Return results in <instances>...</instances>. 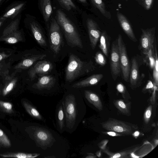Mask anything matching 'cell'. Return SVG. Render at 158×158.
Returning <instances> with one entry per match:
<instances>
[{
	"mask_svg": "<svg viewBox=\"0 0 158 158\" xmlns=\"http://www.w3.org/2000/svg\"><path fill=\"white\" fill-rule=\"evenodd\" d=\"M65 115V131L72 134L77 128L85 114L84 103L81 96L67 93L61 100Z\"/></svg>",
	"mask_w": 158,
	"mask_h": 158,
	"instance_id": "1",
	"label": "cell"
},
{
	"mask_svg": "<svg viewBox=\"0 0 158 158\" xmlns=\"http://www.w3.org/2000/svg\"><path fill=\"white\" fill-rule=\"evenodd\" d=\"M96 68L92 60L83 61L76 55L70 53L65 70V80L67 82H72L79 77L94 71Z\"/></svg>",
	"mask_w": 158,
	"mask_h": 158,
	"instance_id": "2",
	"label": "cell"
},
{
	"mask_svg": "<svg viewBox=\"0 0 158 158\" xmlns=\"http://www.w3.org/2000/svg\"><path fill=\"white\" fill-rule=\"evenodd\" d=\"M56 19L64 31L67 44L71 47L83 48L82 43L78 33L64 13L60 10H57Z\"/></svg>",
	"mask_w": 158,
	"mask_h": 158,
	"instance_id": "3",
	"label": "cell"
},
{
	"mask_svg": "<svg viewBox=\"0 0 158 158\" xmlns=\"http://www.w3.org/2000/svg\"><path fill=\"white\" fill-rule=\"evenodd\" d=\"M141 30L142 34L140 39L139 49L146 55L149 52L154 54L156 46L155 27L147 29L141 28Z\"/></svg>",
	"mask_w": 158,
	"mask_h": 158,
	"instance_id": "4",
	"label": "cell"
},
{
	"mask_svg": "<svg viewBox=\"0 0 158 158\" xmlns=\"http://www.w3.org/2000/svg\"><path fill=\"white\" fill-rule=\"evenodd\" d=\"M101 124L102 128L108 131H114L123 135H131L133 133V125L116 119L109 118Z\"/></svg>",
	"mask_w": 158,
	"mask_h": 158,
	"instance_id": "5",
	"label": "cell"
},
{
	"mask_svg": "<svg viewBox=\"0 0 158 158\" xmlns=\"http://www.w3.org/2000/svg\"><path fill=\"white\" fill-rule=\"evenodd\" d=\"M117 40L119 51L121 71L124 80L127 82L129 78L130 66L126 48L122 35L119 34Z\"/></svg>",
	"mask_w": 158,
	"mask_h": 158,
	"instance_id": "6",
	"label": "cell"
},
{
	"mask_svg": "<svg viewBox=\"0 0 158 158\" xmlns=\"http://www.w3.org/2000/svg\"><path fill=\"white\" fill-rule=\"evenodd\" d=\"M49 37L51 49L57 54L60 50L62 39L60 26L53 18L51 19L49 28Z\"/></svg>",
	"mask_w": 158,
	"mask_h": 158,
	"instance_id": "7",
	"label": "cell"
},
{
	"mask_svg": "<svg viewBox=\"0 0 158 158\" xmlns=\"http://www.w3.org/2000/svg\"><path fill=\"white\" fill-rule=\"evenodd\" d=\"M110 69L113 79L115 81L121 72L119 51L117 40L112 44L110 54Z\"/></svg>",
	"mask_w": 158,
	"mask_h": 158,
	"instance_id": "8",
	"label": "cell"
},
{
	"mask_svg": "<svg viewBox=\"0 0 158 158\" xmlns=\"http://www.w3.org/2000/svg\"><path fill=\"white\" fill-rule=\"evenodd\" d=\"M53 65L52 63L46 60H40L29 70L28 74L31 80H34L37 75L41 76L46 74L52 70Z\"/></svg>",
	"mask_w": 158,
	"mask_h": 158,
	"instance_id": "9",
	"label": "cell"
},
{
	"mask_svg": "<svg viewBox=\"0 0 158 158\" xmlns=\"http://www.w3.org/2000/svg\"><path fill=\"white\" fill-rule=\"evenodd\" d=\"M86 25L91 47L94 50L99 39L102 31L96 22L92 19H87Z\"/></svg>",
	"mask_w": 158,
	"mask_h": 158,
	"instance_id": "10",
	"label": "cell"
},
{
	"mask_svg": "<svg viewBox=\"0 0 158 158\" xmlns=\"http://www.w3.org/2000/svg\"><path fill=\"white\" fill-rule=\"evenodd\" d=\"M36 140L41 146H49L54 142V139L50 131L41 127L36 128L34 133Z\"/></svg>",
	"mask_w": 158,
	"mask_h": 158,
	"instance_id": "11",
	"label": "cell"
},
{
	"mask_svg": "<svg viewBox=\"0 0 158 158\" xmlns=\"http://www.w3.org/2000/svg\"><path fill=\"white\" fill-rule=\"evenodd\" d=\"M117 17L121 27L129 38L134 42H137L131 24L126 17L119 12L117 13Z\"/></svg>",
	"mask_w": 158,
	"mask_h": 158,
	"instance_id": "12",
	"label": "cell"
},
{
	"mask_svg": "<svg viewBox=\"0 0 158 158\" xmlns=\"http://www.w3.org/2000/svg\"><path fill=\"white\" fill-rule=\"evenodd\" d=\"M103 77V75L102 74H94L74 84L71 87L76 89L95 85L99 82Z\"/></svg>",
	"mask_w": 158,
	"mask_h": 158,
	"instance_id": "13",
	"label": "cell"
},
{
	"mask_svg": "<svg viewBox=\"0 0 158 158\" xmlns=\"http://www.w3.org/2000/svg\"><path fill=\"white\" fill-rule=\"evenodd\" d=\"M55 78L50 75H43L39 77L36 83L33 85V88L39 90H50L54 86Z\"/></svg>",
	"mask_w": 158,
	"mask_h": 158,
	"instance_id": "14",
	"label": "cell"
},
{
	"mask_svg": "<svg viewBox=\"0 0 158 158\" xmlns=\"http://www.w3.org/2000/svg\"><path fill=\"white\" fill-rule=\"evenodd\" d=\"M56 119L57 129L60 133H62L65 131V115L61 100L56 106Z\"/></svg>",
	"mask_w": 158,
	"mask_h": 158,
	"instance_id": "15",
	"label": "cell"
},
{
	"mask_svg": "<svg viewBox=\"0 0 158 158\" xmlns=\"http://www.w3.org/2000/svg\"><path fill=\"white\" fill-rule=\"evenodd\" d=\"M129 78L130 86L132 88H135L138 86L140 81L139 66L137 59L135 57L132 59Z\"/></svg>",
	"mask_w": 158,
	"mask_h": 158,
	"instance_id": "16",
	"label": "cell"
},
{
	"mask_svg": "<svg viewBox=\"0 0 158 158\" xmlns=\"http://www.w3.org/2000/svg\"><path fill=\"white\" fill-rule=\"evenodd\" d=\"M84 97L86 100L100 111L103 109L102 101L98 96L94 92L89 90L84 91Z\"/></svg>",
	"mask_w": 158,
	"mask_h": 158,
	"instance_id": "17",
	"label": "cell"
},
{
	"mask_svg": "<svg viewBox=\"0 0 158 158\" xmlns=\"http://www.w3.org/2000/svg\"><path fill=\"white\" fill-rule=\"evenodd\" d=\"M31 29L33 35L37 42L41 46L47 45L44 35L38 25L34 22L30 23Z\"/></svg>",
	"mask_w": 158,
	"mask_h": 158,
	"instance_id": "18",
	"label": "cell"
},
{
	"mask_svg": "<svg viewBox=\"0 0 158 158\" xmlns=\"http://www.w3.org/2000/svg\"><path fill=\"white\" fill-rule=\"evenodd\" d=\"M46 56L45 54H38L24 59L16 65L15 69H26L32 66L38 60H42Z\"/></svg>",
	"mask_w": 158,
	"mask_h": 158,
	"instance_id": "19",
	"label": "cell"
},
{
	"mask_svg": "<svg viewBox=\"0 0 158 158\" xmlns=\"http://www.w3.org/2000/svg\"><path fill=\"white\" fill-rule=\"evenodd\" d=\"M99 40V47L103 53L107 57L110 49V38L105 31H102Z\"/></svg>",
	"mask_w": 158,
	"mask_h": 158,
	"instance_id": "20",
	"label": "cell"
},
{
	"mask_svg": "<svg viewBox=\"0 0 158 158\" xmlns=\"http://www.w3.org/2000/svg\"><path fill=\"white\" fill-rule=\"evenodd\" d=\"M23 103L27 112L31 117L40 121L46 122L45 119L35 106L26 101H23Z\"/></svg>",
	"mask_w": 158,
	"mask_h": 158,
	"instance_id": "21",
	"label": "cell"
},
{
	"mask_svg": "<svg viewBox=\"0 0 158 158\" xmlns=\"http://www.w3.org/2000/svg\"><path fill=\"white\" fill-rule=\"evenodd\" d=\"M140 147L137 146L125 150L116 152H112L108 149H104L103 151L109 156V157L112 158H128V156L131 153L138 150Z\"/></svg>",
	"mask_w": 158,
	"mask_h": 158,
	"instance_id": "22",
	"label": "cell"
},
{
	"mask_svg": "<svg viewBox=\"0 0 158 158\" xmlns=\"http://www.w3.org/2000/svg\"><path fill=\"white\" fill-rule=\"evenodd\" d=\"M41 9L45 22L48 21L52 13V7L50 0H41Z\"/></svg>",
	"mask_w": 158,
	"mask_h": 158,
	"instance_id": "23",
	"label": "cell"
},
{
	"mask_svg": "<svg viewBox=\"0 0 158 158\" xmlns=\"http://www.w3.org/2000/svg\"><path fill=\"white\" fill-rule=\"evenodd\" d=\"M0 39L6 43L10 44H15L23 40L21 32L17 31L5 37Z\"/></svg>",
	"mask_w": 158,
	"mask_h": 158,
	"instance_id": "24",
	"label": "cell"
},
{
	"mask_svg": "<svg viewBox=\"0 0 158 158\" xmlns=\"http://www.w3.org/2000/svg\"><path fill=\"white\" fill-rule=\"evenodd\" d=\"M116 107L123 114L129 115L130 114V104L126 103L122 99H118L114 102Z\"/></svg>",
	"mask_w": 158,
	"mask_h": 158,
	"instance_id": "25",
	"label": "cell"
},
{
	"mask_svg": "<svg viewBox=\"0 0 158 158\" xmlns=\"http://www.w3.org/2000/svg\"><path fill=\"white\" fill-rule=\"evenodd\" d=\"M93 5L97 8L102 14L108 19L111 18V15L110 12L106 9L105 4L102 0H91Z\"/></svg>",
	"mask_w": 158,
	"mask_h": 158,
	"instance_id": "26",
	"label": "cell"
},
{
	"mask_svg": "<svg viewBox=\"0 0 158 158\" xmlns=\"http://www.w3.org/2000/svg\"><path fill=\"white\" fill-rule=\"evenodd\" d=\"M19 21L18 19L12 22L4 30L1 38L5 37L17 31Z\"/></svg>",
	"mask_w": 158,
	"mask_h": 158,
	"instance_id": "27",
	"label": "cell"
},
{
	"mask_svg": "<svg viewBox=\"0 0 158 158\" xmlns=\"http://www.w3.org/2000/svg\"><path fill=\"white\" fill-rule=\"evenodd\" d=\"M24 5V3H21L12 8L3 15L1 18V20H5L6 18L15 16L21 10Z\"/></svg>",
	"mask_w": 158,
	"mask_h": 158,
	"instance_id": "28",
	"label": "cell"
},
{
	"mask_svg": "<svg viewBox=\"0 0 158 158\" xmlns=\"http://www.w3.org/2000/svg\"><path fill=\"white\" fill-rule=\"evenodd\" d=\"M40 155V154L38 153L29 154L21 152L0 155L3 157H13L18 158H35L39 156Z\"/></svg>",
	"mask_w": 158,
	"mask_h": 158,
	"instance_id": "29",
	"label": "cell"
},
{
	"mask_svg": "<svg viewBox=\"0 0 158 158\" xmlns=\"http://www.w3.org/2000/svg\"><path fill=\"white\" fill-rule=\"evenodd\" d=\"M155 61L153 68V79L154 83L158 86V60L156 46L155 48Z\"/></svg>",
	"mask_w": 158,
	"mask_h": 158,
	"instance_id": "30",
	"label": "cell"
},
{
	"mask_svg": "<svg viewBox=\"0 0 158 158\" xmlns=\"http://www.w3.org/2000/svg\"><path fill=\"white\" fill-rule=\"evenodd\" d=\"M17 81V78H14L6 84L2 90V94L3 96L7 94L13 89Z\"/></svg>",
	"mask_w": 158,
	"mask_h": 158,
	"instance_id": "31",
	"label": "cell"
},
{
	"mask_svg": "<svg viewBox=\"0 0 158 158\" xmlns=\"http://www.w3.org/2000/svg\"><path fill=\"white\" fill-rule=\"evenodd\" d=\"M62 8L69 11L72 8L76 9V6L71 0H57Z\"/></svg>",
	"mask_w": 158,
	"mask_h": 158,
	"instance_id": "32",
	"label": "cell"
},
{
	"mask_svg": "<svg viewBox=\"0 0 158 158\" xmlns=\"http://www.w3.org/2000/svg\"><path fill=\"white\" fill-rule=\"evenodd\" d=\"M94 59L96 62L101 66H104L106 63V60L104 56L100 52L96 53Z\"/></svg>",
	"mask_w": 158,
	"mask_h": 158,
	"instance_id": "33",
	"label": "cell"
},
{
	"mask_svg": "<svg viewBox=\"0 0 158 158\" xmlns=\"http://www.w3.org/2000/svg\"><path fill=\"white\" fill-rule=\"evenodd\" d=\"M0 108L4 112L9 113L13 112L12 104L9 102L0 101Z\"/></svg>",
	"mask_w": 158,
	"mask_h": 158,
	"instance_id": "34",
	"label": "cell"
},
{
	"mask_svg": "<svg viewBox=\"0 0 158 158\" xmlns=\"http://www.w3.org/2000/svg\"><path fill=\"white\" fill-rule=\"evenodd\" d=\"M0 143L6 147H10L11 146V143L10 140L3 131L0 129Z\"/></svg>",
	"mask_w": 158,
	"mask_h": 158,
	"instance_id": "35",
	"label": "cell"
},
{
	"mask_svg": "<svg viewBox=\"0 0 158 158\" xmlns=\"http://www.w3.org/2000/svg\"><path fill=\"white\" fill-rule=\"evenodd\" d=\"M152 107L151 105L149 106L146 110L143 115V118L145 123L148 124L151 118Z\"/></svg>",
	"mask_w": 158,
	"mask_h": 158,
	"instance_id": "36",
	"label": "cell"
},
{
	"mask_svg": "<svg viewBox=\"0 0 158 158\" xmlns=\"http://www.w3.org/2000/svg\"><path fill=\"white\" fill-rule=\"evenodd\" d=\"M116 88L117 91L121 93L123 97L125 98L127 92L126 88L124 85L122 83H119L116 85Z\"/></svg>",
	"mask_w": 158,
	"mask_h": 158,
	"instance_id": "37",
	"label": "cell"
},
{
	"mask_svg": "<svg viewBox=\"0 0 158 158\" xmlns=\"http://www.w3.org/2000/svg\"><path fill=\"white\" fill-rule=\"evenodd\" d=\"M154 0H142V4L143 6L146 10H149L152 6Z\"/></svg>",
	"mask_w": 158,
	"mask_h": 158,
	"instance_id": "38",
	"label": "cell"
},
{
	"mask_svg": "<svg viewBox=\"0 0 158 158\" xmlns=\"http://www.w3.org/2000/svg\"><path fill=\"white\" fill-rule=\"evenodd\" d=\"M102 132L104 134L112 136H122L123 135L122 134H120L117 132L110 131H106Z\"/></svg>",
	"mask_w": 158,
	"mask_h": 158,
	"instance_id": "39",
	"label": "cell"
},
{
	"mask_svg": "<svg viewBox=\"0 0 158 158\" xmlns=\"http://www.w3.org/2000/svg\"><path fill=\"white\" fill-rule=\"evenodd\" d=\"M154 85V83L152 82L151 80H148L146 85L143 89V91L147 90L153 89Z\"/></svg>",
	"mask_w": 158,
	"mask_h": 158,
	"instance_id": "40",
	"label": "cell"
},
{
	"mask_svg": "<svg viewBox=\"0 0 158 158\" xmlns=\"http://www.w3.org/2000/svg\"><path fill=\"white\" fill-rule=\"evenodd\" d=\"M10 55V54H7L4 52L0 53V61L6 58Z\"/></svg>",
	"mask_w": 158,
	"mask_h": 158,
	"instance_id": "41",
	"label": "cell"
},
{
	"mask_svg": "<svg viewBox=\"0 0 158 158\" xmlns=\"http://www.w3.org/2000/svg\"><path fill=\"white\" fill-rule=\"evenodd\" d=\"M88 155L85 157L86 158H94L97 157L92 153H88Z\"/></svg>",
	"mask_w": 158,
	"mask_h": 158,
	"instance_id": "42",
	"label": "cell"
},
{
	"mask_svg": "<svg viewBox=\"0 0 158 158\" xmlns=\"http://www.w3.org/2000/svg\"><path fill=\"white\" fill-rule=\"evenodd\" d=\"M133 134V135L134 137H137L139 135V132L138 131H135L132 134Z\"/></svg>",
	"mask_w": 158,
	"mask_h": 158,
	"instance_id": "43",
	"label": "cell"
},
{
	"mask_svg": "<svg viewBox=\"0 0 158 158\" xmlns=\"http://www.w3.org/2000/svg\"><path fill=\"white\" fill-rule=\"evenodd\" d=\"M79 1L83 3H86V0H78Z\"/></svg>",
	"mask_w": 158,
	"mask_h": 158,
	"instance_id": "44",
	"label": "cell"
},
{
	"mask_svg": "<svg viewBox=\"0 0 158 158\" xmlns=\"http://www.w3.org/2000/svg\"><path fill=\"white\" fill-rule=\"evenodd\" d=\"M2 22H3V21H2V20L1 21H0V27L1 25Z\"/></svg>",
	"mask_w": 158,
	"mask_h": 158,
	"instance_id": "45",
	"label": "cell"
},
{
	"mask_svg": "<svg viewBox=\"0 0 158 158\" xmlns=\"http://www.w3.org/2000/svg\"><path fill=\"white\" fill-rule=\"evenodd\" d=\"M2 0H0V3L2 1Z\"/></svg>",
	"mask_w": 158,
	"mask_h": 158,
	"instance_id": "46",
	"label": "cell"
},
{
	"mask_svg": "<svg viewBox=\"0 0 158 158\" xmlns=\"http://www.w3.org/2000/svg\"><path fill=\"white\" fill-rule=\"evenodd\" d=\"M126 1H128V0H125Z\"/></svg>",
	"mask_w": 158,
	"mask_h": 158,
	"instance_id": "47",
	"label": "cell"
},
{
	"mask_svg": "<svg viewBox=\"0 0 158 158\" xmlns=\"http://www.w3.org/2000/svg\"></svg>",
	"mask_w": 158,
	"mask_h": 158,
	"instance_id": "48",
	"label": "cell"
},
{
	"mask_svg": "<svg viewBox=\"0 0 158 158\" xmlns=\"http://www.w3.org/2000/svg\"></svg>",
	"mask_w": 158,
	"mask_h": 158,
	"instance_id": "49",
	"label": "cell"
}]
</instances>
